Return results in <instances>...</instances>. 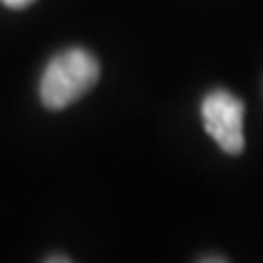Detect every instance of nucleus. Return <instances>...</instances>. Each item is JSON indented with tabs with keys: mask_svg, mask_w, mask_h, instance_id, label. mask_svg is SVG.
Masks as SVG:
<instances>
[{
	"mask_svg": "<svg viewBox=\"0 0 263 263\" xmlns=\"http://www.w3.org/2000/svg\"><path fill=\"white\" fill-rule=\"evenodd\" d=\"M100 78L98 59L85 49H66L49 61L44 68L39 98L49 110H64L78 98H83Z\"/></svg>",
	"mask_w": 263,
	"mask_h": 263,
	"instance_id": "obj_1",
	"label": "nucleus"
},
{
	"mask_svg": "<svg viewBox=\"0 0 263 263\" xmlns=\"http://www.w3.org/2000/svg\"><path fill=\"white\" fill-rule=\"evenodd\" d=\"M202 122L217 146L239 156L244 151V103L229 90H212L202 100Z\"/></svg>",
	"mask_w": 263,
	"mask_h": 263,
	"instance_id": "obj_2",
	"label": "nucleus"
},
{
	"mask_svg": "<svg viewBox=\"0 0 263 263\" xmlns=\"http://www.w3.org/2000/svg\"><path fill=\"white\" fill-rule=\"evenodd\" d=\"M3 5H8V8L12 10H20V8H27V5H32L34 0H0Z\"/></svg>",
	"mask_w": 263,
	"mask_h": 263,
	"instance_id": "obj_3",
	"label": "nucleus"
},
{
	"mask_svg": "<svg viewBox=\"0 0 263 263\" xmlns=\"http://www.w3.org/2000/svg\"><path fill=\"white\" fill-rule=\"evenodd\" d=\"M68 263V258H66V256H49L47 258V263Z\"/></svg>",
	"mask_w": 263,
	"mask_h": 263,
	"instance_id": "obj_4",
	"label": "nucleus"
}]
</instances>
